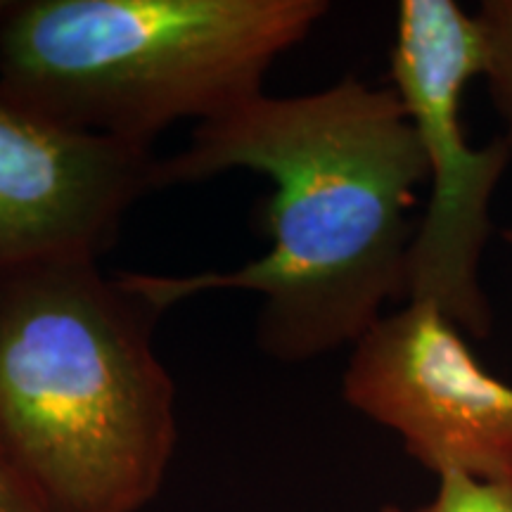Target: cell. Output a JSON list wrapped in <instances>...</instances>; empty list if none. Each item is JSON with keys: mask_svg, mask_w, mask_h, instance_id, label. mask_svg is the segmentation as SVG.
Here are the masks:
<instances>
[{"mask_svg": "<svg viewBox=\"0 0 512 512\" xmlns=\"http://www.w3.org/2000/svg\"><path fill=\"white\" fill-rule=\"evenodd\" d=\"M0 512H57L0 444Z\"/></svg>", "mask_w": 512, "mask_h": 512, "instance_id": "cell-9", "label": "cell"}, {"mask_svg": "<svg viewBox=\"0 0 512 512\" xmlns=\"http://www.w3.org/2000/svg\"><path fill=\"white\" fill-rule=\"evenodd\" d=\"M162 316L98 259L0 271V444L57 512H140L174 456Z\"/></svg>", "mask_w": 512, "mask_h": 512, "instance_id": "cell-2", "label": "cell"}, {"mask_svg": "<svg viewBox=\"0 0 512 512\" xmlns=\"http://www.w3.org/2000/svg\"><path fill=\"white\" fill-rule=\"evenodd\" d=\"M503 240L508 242V245H512V228L505 230V233H503Z\"/></svg>", "mask_w": 512, "mask_h": 512, "instance_id": "cell-10", "label": "cell"}, {"mask_svg": "<svg viewBox=\"0 0 512 512\" xmlns=\"http://www.w3.org/2000/svg\"><path fill=\"white\" fill-rule=\"evenodd\" d=\"M155 171L152 147L79 131L0 88V271L98 259Z\"/></svg>", "mask_w": 512, "mask_h": 512, "instance_id": "cell-6", "label": "cell"}, {"mask_svg": "<svg viewBox=\"0 0 512 512\" xmlns=\"http://www.w3.org/2000/svg\"><path fill=\"white\" fill-rule=\"evenodd\" d=\"M233 169L271 178L261 209L271 249L226 273H119L164 313L214 290L264 297L256 344L302 363L363 337L384 306L408 294L411 209L427 183L418 133L392 86L354 76L318 93H261L204 124L174 157L157 159V188Z\"/></svg>", "mask_w": 512, "mask_h": 512, "instance_id": "cell-1", "label": "cell"}, {"mask_svg": "<svg viewBox=\"0 0 512 512\" xmlns=\"http://www.w3.org/2000/svg\"><path fill=\"white\" fill-rule=\"evenodd\" d=\"M325 0H17L0 8V88L79 131L152 147L264 93Z\"/></svg>", "mask_w": 512, "mask_h": 512, "instance_id": "cell-3", "label": "cell"}, {"mask_svg": "<svg viewBox=\"0 0 512 512\" xmlns=\"http://www.w3.org/2000/svg\"><path fill=\"white\" fill-rule=\"evenodd\" d=\"M484 50L475 15L456 0H401L392 46V88L418 133L430 202L408 254V302H432L475 339L494 330L479 280L489 245L491 204L512 162L498 136L482 147L465 136L463 93L482 76Z\"/></svg>", "mask_w": 512, "mask_h": 512, "instance_id": "cell-4", "label": "cell"}, {"mask_svg": "<svg viewBox=\"0 0 512 512\" xmlns=\"http://www.w3.org/2000/svg\"><path fill=\"white\" fill-rule=\"evenodd\" d=\"M344 401L396 432L432 475L512 479V384L432 302L384 313L351 347Z\"/></svg>", "mask_w": 512, "mask_h": 512, "instance_id": "cell-5", "label": "cell"}, {"mask_svg": "<svg viewBox=\"0 0 512 512\" xmlns=\"http://www.w3.org/2000/svg\"><path fill=\"white\" fill-rule=\"evenodd\" d=\"M475 19L484 50L482 79L512 152V0H484Z\"/></svg>", "mask_w": 512, "mask_h": 512, "instance_id": "cell-7", "label": "cell"}, {"mask_svg": "<svg viewBox=\"0 0 512 512\" xmlns=\"http://www.w3.org/2000/svg\"><path fill=\"white\" fill-rule=\"evenodd\" d=\"M3 5H5V3H0V8H3Z\"/></svg>", "mask_w": 512, "mask_h": 512, "instance_id": "cell-11", "label": "cell"}, {"mask_svg": "<svg viewBox=\"0 0 512 512\" xmlns=\"http://www.w3.org/2000/svg\"><path fill=\"white\" fill-rule=\"evenodd\" d=\"M380 512H512V479L479 482L463 475L439 477L437 494L418 508L384 505Z\"/></svg>", "mask_w": 512, "mask_h": 512, "instance_id": "cell-8", "label": "cell"}]
</instances>
